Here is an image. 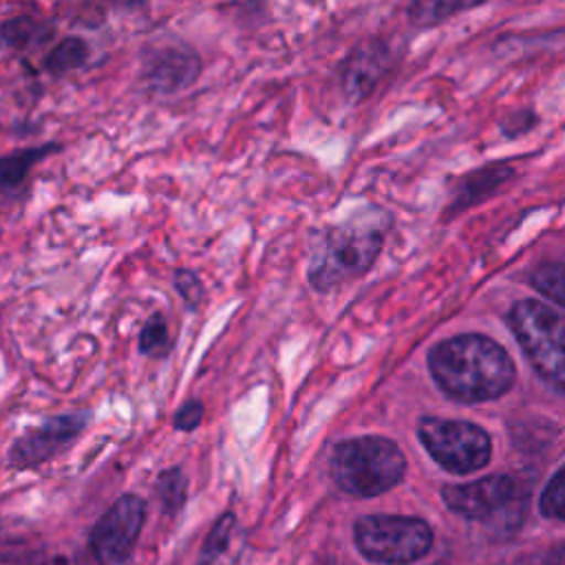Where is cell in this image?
<instances>
[{"label": "cell", "instance_id": "7", "mask_svg": "<svg viewBox=\"0 0 565 565\" xmlns=\"http://www.w3.org/2000/svg\"><path fill=\"white\" fill-rule=\"evenodd\" d=\"M146 521V501L121 494L90 530V552L97 565H130L132 550Z\"/></svg>", "mask_w": 565, "mask_h": 565}, {"label": "cell", "instance_id": "2", "mask_svg": "<svg viewBox=\"0 0 565 565\" xmlns=\"http://www.w3.org/2000/svg\"><path fill=\"white\" fill-rule=\"evenodd\" d=\"M388 216L377 207H366L349 221L327 230L309 263V282L318 291H329L351 278L362 276L375 260Z\"/></svg>", "mask_w": 565, "mask_h": 565}, {"label": "cell", "instance_id": "14", "mask_svg": "<svg viewBox=\"0 0 565 565\" xmlns=\"http://www.w3.org/2000/svg\"><path fill=\"white\" fill-rule=\"evenodd\" d=\"M57 146H40V148H26L18 150L13 154L0 157V188H13L24 181L29 170L44 159L49 152H55Z\"/></svg>", "mask_w": 565, "mask_h": 565}, {"label": "cell", "instance_id": "19", "mask_svg": "<svg viewBox=\"0 0 565 565\" xmlns=\"http://www.w3.org/2000/svg\"><path fill=\"white\" fill-rule=\"evenodd\" d=\"M466 4H475V0H415L411 7V20L419 26H428Z\"/></svg>", "mask_w": 565, "mask_h": 565}, {"label": "cell", "instance_id": "4", "mask_svg": "<svg viewBox=\"0 0 565 565\" xmlns=\"http://www.w3.org/2000/svg\"><path fill=\"white\" fill-rule=\"evenodd\" d=\"M508 320L536 373L565 391V316L539 300H519Z\"/></svg>", "mask_w": 565, "mask_h": 565}, {"label": "cell", "instance_id": "24", "mask_svg": "<svg viewBox=\"0 0 565 565\" xmlns=\"http://www.w3.org/2000/svg\"><path fill=\"white\" fill-rule=\"evenodd\" d=\"M545 565H565V541L554 545L547 556H545Z\"/></svg>", "mask_w": 565, "mask_h": 565}, {"label": "cell", "instance_id": "20", "mask_svg": "<svg viewBox=\"0 0 565 565\" xmlns=\"http://www.w3.org/2000/svg\"><path fill=\"white\" fill-rule=\"evenodd\" d=\"M532 285L545 294L550 300L565 307V265L561 263H545L534 269Z\"/></svg>", "mask_w": 565, "mask_h": 565}, {"label": "cell", "instance_id": "3", "mask_svg": "<svg viewBox=\"0 0 565 565\" xmlns=\"http://www.w3.org/2000/svg\"><path fill=\"white\" fill-rule=\"evenodd\" d=\"M329 472L335 486L347 494L375 497L402 481L406 459L395 441L364 435L335 444Z\"/></svg>", "mask_w": 565, "mask_h": 565}, {"label": "cell", "instance_id": "21", "mask_svg": "<svg viewBox=\"0 0 565 565\" xmlns=\"http://www.w3.org/2000/svg\"><path fill=\"white\" fill-rule=\"evenodd\" d=\"M541 512L550 519L565 521V466L547 481L541 494Z\"/></svg>", "mask_w": 565, "mask_h": 565}, {"label": "cell", "instance_id": "11", "mask_svg": "<svg viewBox=\"0 0 565 565\" xmlns=\"http://www.w3.org/2000/svg\"><path fill=\"white\" fill-rule=\"evenodd\" d=\"M201 75V57L192 49H166L157 53L146 68V84L154 93H179L192 86Z\"/></svg>", "mask_w": 565, "mask_h": 565}, {"label": "cell", "instance_id": "9", "mask_svg": "<svg viewBox=\"0 0 565 565\" xmlns=\"http://www.w3.org/2000/svg\"><path fill=\"white\" fill-rule=\"evenodd\" d=\"M441 497L461 516L490 519L516 501V483L505 475H490L472 483L446 486Z\"/></svg>", "mask_w": 565, "mask_h": 565}, {"label": "cell", "instance_id": "8", "mask_svg": "<svg viewBox=\"0 0 565 565\" xmlns=\"http://www.w3.org/2000/svg\"><path fill=\"white\" fill-rule=\"evenodd\" d=\"M90 413H64L44 419L40 426L26 430L13 441L7 455V463L13 470H31L55 457L68 444H73L88 426Z\"/></svg>", "mask_w": 565, "mask_h": 565}, {"label": "cell", "instance_id": "23", "mask_svg": "<svg viewBox=\"0 0 565 565\" xmlns=\"http://www.w3.org/2000/svg\"><path fill=\"white\" fill-rule=\"evenodd\" d=\"M203 419V402L201 399H188L185 404L179 406V411L174 413L172 417V426L177 430H183V433H190L194 430Z\"/></svg>", "mask_w": 565, "mask_h": 565}, {"label": "cell", "instance_id": "18", "mask_svg": "<svg viewBox=\"0 0 565 565\" xmlns=\"http://www.w3.org/2000/svg\"><path fill=\"white\" fill-rule=\"evenodd\" d=\"M170 349H172V338H170L168 320L163 318V313L157 311L146 320L139 333V351L150 358H166Z\"/></svg>", "mask_w": 565, "mask_h": 565}, {"label": "cell", "instance_id": "15", "mask_svg": "<svg viewBox=\"0 0 565 565\" xmlns=\"http://www.w3.org/2000/svg\"><path fill=\"white\" fill-rule=\"evenodd\" d=\"M154 490H157L161 508H163V512L168 516H174V514H179L183 510L185 497H188V481H185V475H183V470L179 466L161 470L157 475Z\"/></svg>", "mask_w": 565, "mask_h": 565}, {"label": "cell", "instance_id": "6", "mask_svg": "<svg viewBox=\"0 0 565 565\" xmlns=\"http://www.w3.org/2000/svg\"><path fill=\"white\" fill-rule=\"evenodd\" d=\"M419 439L430 457L450 472L466 475L490 461L488 433L468 422L424 417L419 422Z\"/></svg>", "mask_w": 565, "mask_h": 565}, {"label": "cell", "instance_id": "13", "mask_svg": "<svg viewBox=\"0 0 565 565\" xmlns=\"http://www.w3.org/2000/svg\"><path fill=\"white\" fill-rule=\"evenodd\" d=\"M512 177V168L510 166H490L483 168L479 172H472L470 177H466L457 190L455 196V210L472 205L475 201H479L481 196L490 194L492 190H497L505 179Z\"/></svg>", "mask_w": 565, "mask_h": 565}, {"label": "cell", "instance_id": "5", "mask_svg": "<svg viewBox=\"0 0 565 565\" xmlns=\"http://www.w3.org/2000/svg\"><path fill=\"white\" fill-rule=\"evenodd\" d=\"M353 539L360 554L373 563L408 565L430 550L433 532L415 516L369 514L355 521Z\"/></svg>", "mask_w": 565, "mask_h": 565}, {"label": "cell", "instance_id": "17", "mask_svg": "<svg viewBox=\"0 0 565 565\" xmlns=\"http://www.w3.org/2000/svg\"><path fill=\"white\" fill-rule=\"evenodd\" d=\"M44 31V24L29 15H15L0 24V51L31 46Z\"/></svg>", "mask_w": 565, "mask_h": 565}, {"label": "cell", "instance_id": "26", "mask_svg": "<svg viewBox=\"0 0 565 565\" xmlns=\"http://www.w3.org/2000/svg\"><path fill=\"white\" fill-rule=\"evenodd\" d=\"M475 2H481V0H475Z\"/></svg>", "mask_w": 565, "mask_h": 565}, {"label": "cell", "instance_id": "12", "mask_svg": "<svg viewBox=\"0 0 565 565\" xmlns=\"http://www.w3.org/2000/svg\"><path fill=\"white\" fill-rule=\"evenodd\" d=\"M243 547L245 536L241 532L238 519L234 512H225L210 527L196 565H238Z\"/></svg>", "mask_w": 565, "mask_h": 565}, {"label": "cell", "instance_id": "1", "mask_svg": "<svg viewBox=\"0 0 565 565\" xmlns=\"http://www.w3.org/2000/svg\"><path fill=\"white\" fill-rule=\"evenodd\" d=\"M428 364L437 386L461 402L494 399L514 382V364L505 349L479 333H463L435 344Z\"/></svg>", "mask_w": 565, "mask_h": 565}, {"label": "cell", "instance_id": "16", "mask_svg": "<svg viewBox=\"0 0 565 565\" xmlns=\"http://www.w3.org/2000/svg\"><path fill=\"white\" fill-rule=\"evenodd\" d=\"M88 55H90L88 44L82 38L71 35L51 49V53L44 60V68L49 73H66V71L84 66Z\"/></svg>", "mask_w": 565, "mask_h": 565}, {"label": "cell", "instance_id": "10", "mask_svg": "<svg viewBox=\"0 0 565 565\" xmlns=\"http://www.w3.org/2000/svg\"><path fill=\"white\" fill-rule=\"evenodd\" d=\"M388 66V51L382 42H364L342 64V90L349 102L364 99L382 79Z\"/></svg>", "mask_w": 565, "mask_h": 565}, {"label": "cell", "instance_id": "22", "mask_svg": "<svg viewBox=\"0 0 565 565\" xmlns=\"http://www.w3.org/2000/svg\"><path fill=\"white\" fill-rule=\"evenodd\" d=\"M174 287L190 311H196L203 302V282L192 269H177L174 271Z\"/></svg>", "mask_w": 565, "mask_h": 565}, {"label": "cell", "instance_id": "25", "mask_svg": "<svg viewBox=\"0 0 565 565\" xmlns=\"http://www.w3.org/2000/svg\"><path fill=\"white\" fill-rule=\"evenodd\" d=\"M322 565H347V563H340V561H335V558H327Z\"/></svg>", "mask_w": 565, "mask_h": 565}]
</instances>
